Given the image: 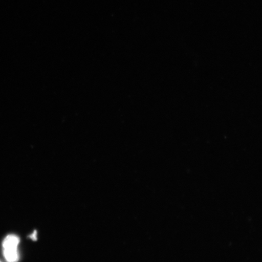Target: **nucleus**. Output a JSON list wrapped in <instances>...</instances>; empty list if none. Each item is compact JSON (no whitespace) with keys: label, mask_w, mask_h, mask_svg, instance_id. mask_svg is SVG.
<instances>
[{"label":"nucleus","mask_w":262,"mask_h":262,"mask_svg":"<svg viewBox=\"0 0 262 262\" xmlns=\"http://www.w3.org/2000/svg\"><path fill=\"white\" fill-rule=\"evenodd\" d=\"M19 238L14 234L8 235L3 243V255L7 262H18L19 256L18 247Z\"/></svg>","instance_id":"obj_1"},{"label":"nucleus","mask_w":262,"mask_h":262,"mask_svg":"<svg viewBox=\"0 0 262 262\" xmlns=\"http://www.w3.org/2000/svg\"><path fill=\"white\" fill-rule=\"evenodd\" d=\"M35 234H36L35 232H34V234H33L32 235H31V237L33 239H34V240L36 238Z\"/></svg>","instance_id":"obj_2"},{"label":"nucleus","mask_w":262,"mask_h":262,"mask_svg":"<svg viewBox=\"0 0 262 262\" xmlns=\"http://www.w3.org/2000/svg\"><path fill=\"white\" fill-rule=\"evenodd\" d=\"M0 262H2L1 261H0Z\"/></svg>","instance_id":"obj_3"}]
</instances>
